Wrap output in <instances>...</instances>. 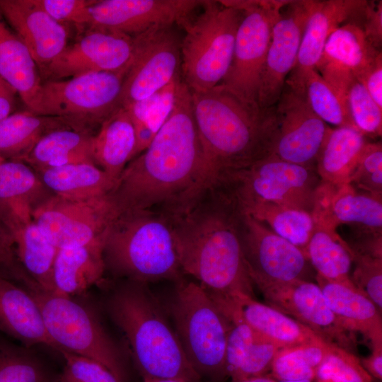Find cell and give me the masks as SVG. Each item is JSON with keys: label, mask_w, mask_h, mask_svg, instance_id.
Wrapping results in <instances>:
<instances>
[{"label": "cell", "mask_w": 382, "mask_h": 382, "mask_svg": "<svg viewBox=\"0 0 382 382\" xmlns=\"http://www.w3.org/2000/svg\"><path fill=\"white\" fill-rule=\"evenodd\" d=\"M238 213L241 245L252 283L305 279L308 260L303 251L250 216Z\"/></svg>", "instance_id": "obj_16"}, {"label": "cell", "mask_w": 382, "mask_h": 382, "mask_svg": "<svg viewBox=\"0 0 382 382\" xmlns=\"http://www.w3.org/2000/svg\"><path fill=\"white\" fill-rule=\"evenodd\" d=\"M143 382H146V381H143Z\"/></svg>", "instance_id": "obj_57"}, {"label": "cell", "mask_w": 382, "mask_h": 382, "mask_svg": "<svg viewBox=\"0 0 382 382\" xmlns=\"http://www.w3.org/2000/svg\"><path fill=\"white\" fill-rule=\"evenodd\" d=\"M312 0L289 1L273 25L259 86L257 103L274 106L294 66Z\"/></svg>", "instance_id": "obj_18"}, {"label": "cell", "mask_w": 382, "mask_h": 382, "mask_svg": "<svg viewBox=\"0 0 382 382\" xmlns=\"http://www.w3.org/2000/svg\"><path fill=\"white\" fill-rule=\"evenodd\" d=\"M0 12L28 49L40 72L69 43V30L48 14L37 0H0Z\"/></svg>", "instance_id": "obj_23"}, {"label": "cell", "mask_w": 382, "mask_h": 382, "mask_svg": "<svg viewBox=\"0 0 382 382\" xmlns=\"http://www.w3.org/2000/svg\"><path fill=\"white\" fill-rule=\"evenodd\" d=\"M133 53V37L90 25L68 43L61 54L40 72L42 81L62 80L99 71L126 69Z\"/></svg>", "instance_id": "obj_15"}, {"label": "cell", "mask_w": 382, "mask_h": 382, "mask_svg": "<svg viewBox=\"0 0 382 382\" xmlns=\"http://www.w3.org/2000/svg\"><path fill=\"white\" fill-rule=\"evenodd\" d=\"M317 284L333 313L352 331L369 340L372 349H382L381 312L357 290L316 275Z\"/></svg>", "instance_id": "obj_29"}, {"label": "cell", "mask_w": 382, "mask_h": 382, "mask_svg": "<svg viewBox=\"0 0 382 382\" xmlns=\"http://www.w3.org/2000/svg\"><path fill=\"white\" fill-rule=\"evenodd\" d=\"M29 292L40 308L47 332L59 354L64 351L96 360L126 382L122 351L107 332L88 294L64 296L41 289Z\"/></svg>", "instance_id": "obj_7"}, {"label": "cell", "mask_w": 382, "mask_h": 382, "mask_svg": "<svg viewBox=\"0 0 382 382\" xmlns=\"http://www.w3.org/2000/svg\"><path fill=\"white\" fill-rule=\"evenodd\" d=\"M366 142L355 128L330 127L316 163L321 182L335 185L348 183Z\"/></svg>", "instance_id": "obj_33"}, {"label": "cell", "mask_w": 382, "mask_h": 382, "mask_svg": "<svg viewBox=\"0 0 382 382\" xmlns=\"http://www.w3.org/2000/svg\"><path fill=\"white\" fill-rule=\"evenodd\" d=\"M201 160L191 92L180 79L169 117L147 148L128 163L107 195L116 216L159 207L173 214L192 187Z\"/></svg>", "instance_id": "obj_2"}, {"label": "cell", "mask_w": 382, "mask_h": 382, "mask_svg": "<svg viewBox=\"0 0 382 382\" xmlns=\"http://www.w3.org/2000/svg\"><path fill=\"white\" fill-rule=\"evenodd\" d=\"M33 219L57 248L104 241L116 217L107 195L88 200H70L52 195L32 214Z\"/></svg>", "instance_id": "obj_14"}, {"label": "cell", "mask_w": 382, "mask_h": 382, "mask_svg": "<svg viewBox=\"0 0 382 382\" xmlns=\"http://www.w3.org/2000/svg\"><path fill=\"white\" fill-rule=\"evenodd\" d=\"M253 284L267 305L306 326L327 343L354 354L357 333L333 313L318 284L296 279L255 281Z\"/></svg>", "instance_id": "obj_13"}, {"label": "cell", "mask_w": 382, "mask_h": 382, "mask_svg": "<svg viewBox=\"0 0 382 382\" xmlns=\"http://www.w3.org/2000/svg\"><path fill=\"white\" fill-rule=\"evenodd\" d=\"M381 54L358 25L347 22L330 35L315 69L345 101L349 84Z\"/></svg>", "instance_id": "obj_24"}, {"label": "cell", "mask_w": 382, "mask_h": 382, "mask_svg": "<svg viewBox=\"0 0 382 382\" xmlns=\"http://www.w3.org/2000/svg\"><path fill=\"white\" fill-rule=\"evenodd\" d=\"M277 132L272 156L316 168L329 127L310 108L304 95L284 84L275 105Z\"/></svg>", "instance_id": "obj_17"}, {"label": "cell", "mask_w": 382, "mask_h": 382, "mask_svg": "<svg viewBox=\"0 0 382 382\" xmlns=\"http://www.w3.org/2000/svg\"><path fill=\"white\" fill-rule=\"evenodd\" d=\"M104 241L58 248L52 268L53 294L78 296L98 285L105 272Z\"/></svg>", "instance_id": "obj_27"}, {"label": "cell", "mask_w": 382, "mask_h": 382, "mask_svg": "<svg viewBox=\"0 0 382 382\" xmlns=\"http://www.w3.org/2000/svg\"><path fill=\"white\" fill-rule=\"evenodd\" d=\"M336 347L306 345L282 348L274 357L269 375L277 381H314L318 366Z\"/></svg>", "instance_id": "obj_41"}, {"label": "cell", "mask_w": 382, "mask_h": 382, "mask_svg": "<svg viewBox=\"0 0 382 382\" xmlns=\"http://www.w3.org/2000/svg\"><path fill=\"white\" fill-rule=\"evenodd\" d=\"M347 111L354 127L366 138L381 137L382 108L373 100L364 86L354 79L345 94Z\"/></svg>", "instance_id": "obj_43"}, {"label": "cell", "mask_w": 382, "mask_h": 382, "mask_svg": "<svg viewBox=\"0 0 382 382\" xmlns=\"http://www.w3.org/2000/svg\"><path fill=\"white\" fill-rule=\"evenodd\" d=\"M377 105L382 108V54L357 78Z\"/></svg>", "instance_id": "obj_51"}, {"label": "cell", "mask_w": 382, "mask_h": 382, "mask_svg": "<svg viewBox=\"0 0 382 382\" xmlns=\"http://www.w3.org/2000/svg\"><path fill=\"white\" fill-rule=\"evenodd\" d=\"M137 140L128 110L120 106L93 134L91 153L94 163L116 181L134 157Z\"/></svg>", "instance_id": "obj_30"}, {"label": "cell", "mask_w": 382, "mask_h": 382, "mask_svg": "<svg viewBox=\"0 0 382 382\" xmlns=\"http://www.w3.org/2000/svg\"><path fill=\"white\" fill-rule=\"evenodd\" d=\"M54 195L70 200H88L107 195L116 180L93 163H77L35 171Z\"/></svg>", "instance_id": "obj_32"}, {"label": "cell", "mask_w": 382, "mask_h": 382, "mask_svg": "<svg viewBox=\"0 0 382 382\" xmlns=\"http://www.w3.org/2000/svg\"><path fill=\"white\" fill-rule=\"evenodd\" d=\"M320 182L315 168L270 156L236 173L221 190H228L223 193L236 205L270 202L311 213Z\"/></svg>", "instance_id": "obj_10"}, {"label": "cell", "mask_w": 382, "mask_h": 382, "mask_svg": "<svg viewBox=\"0 0 382 382\" xmlns=\"http://www.w3.org/2000/svg\"><path fill=\"white\" fill-rule=\"evenodd\" d=\"M199 0H97L89 7L91 25L134 37L162 25L182 27L201 7Z\"/></svg>", "instance_id": "obj_19"}, {"label": "cell", "mask_w": 382, "mask_h": 382, "mask_svg": "<svg viewBox=\"0 0 382 382\" xmlns=\"http://www.w3.org/2000/svg\"><path fill=\"white\" fill-rule=\"evenodd\" d=\"M127 69L42 81L33 113L62 118L74 129L90 132L121 106Z\"/></svg>", "instance_id": "obj_9"}, {"label": "cell", "mask_w": 382, "mask_h": 382, "mask_svg": "<svg viewBox=\"0 0 382 382\" xmlns=\"http://www.w3.org/2000/svg\"><path fill=\"white\" fill-rule=\"evenodd\" d=\"M348 183L358 190L382 197L381 141L366 143Z\"/></svg>", "instance_id": "obj_46"}, {"label": "cell", "mask_w": 382, "mask_h": 382, "mask_svg": "<svg viewBox=\"0 0 382 382\" xmlns=\"http://www.w3.org/2000/svg\"><path fill=\"white\" fill-rule=\"evenodd\" d=\"M73 129L62 118L16 112L0 120V156L22 161L38 141L57 129Z\"/></svg>", "instance_id": "obj_35"}, {"label": "cell", "mask_w": 382, "mask_h": 382, "mask_svg": "<svg viewBox=\"0 0 382 382\" xmlns=\"http://www.w3.org/2000/svg\"><path fill=\"white\" fill-rule=\"evenodd\" d=\"M359 359L339 347L329 352L318 366L313 382H372Z\"/></svg>", "instance_id": "obj_44"}, {"label": "cell", "mask_w": 382, "mask_h": 382, "mask_svg": "<svg viewBox=\"0 0 382 382\" xmlns=\"http://www.w3.org/2000/svg\"><path fill=\"white\" fill-rule=\"evenodd\" d=\"M180 79V76L150 97L125 107L129 111L135 129L134 157L147 148L171 113Z\"/></svg>", "instance_id": "obj_40"}, {"label": "cell", "mask_w": 382, "mask_h": 382, "mask_svg": "<svg viewBox=\"0 0 382 382\" xmlns=\"http://www.w3.org/2000/svg\"><path fill=\"white\" fill-rule=\"evenodd\" d=\"M305 96L313 112L325 123L335 127L355 128L345 101L316 69L311 70L306 76Z\"/></svg>", "instance_id": "obj_42"}, {"label": "cell", "mask_w": 382, "mask_h": 382, "mask_svg": "<svg viewBox=\"0 0 382 382\" xmlns=\"http://www.w3.org/2000/svg\"><path fill=\"white\" fill-rule=\"evenodd\" d=\"M241 382H276V380L270 375L255 377Z\"/></svg>", "instance_id": "obj_54"}, {"label": "cell", "mask_w": 382, "mask_h": 382, "mask_svg": "<svg viewBox=\"0 0 382 382\" xmlns=\"http://www.w3.org/2000/svg\"><path fill=\"white\" fill-rule=\"evenodd\" d=\"M311 214L316 225L332 231L347 224L366 236H381V197L349 183L335 185L320 182Z\"/></svg>", "instance_id": "obj_21"}, {"label": "cell", "mask_w": 382, "mask_h": 382, "mask_svg": "<svg viewBox=\"0 0 382 382\" xmlns=\"http://www.w3.org/2000/svg\"><path fill=\"white\" fill-rule=\"evenodd\" d=\"M59 355L64 365L55 382H124L103 364L67 352Z\"/></svg>", "instance_id": "obj_47"}, {"label": "cell", "mask_w": 382, "mask_h": 382, "mask_svg": "<svg viewBox=\"0 0 382 382\" xmlns=\"http://www.w3.org/2000/svg\"><path fill=\"white\" fill-rule=\"evenodd\" d=\"M305 255L317 271V274L359 291L350 275L353 251L337 231L315 224Z\"/></svg>", "instance_id": "obj_37"}, {"label": "cell", "mask_w": 382, "mask_h": 382, "mask_svg": "<svg viewBox=\"0 0 382 382\" xmlns=\"http://www.w3.org/2000/svg\"><path fill=\"white\" fill-rule=\"evenodd\" d=\"M216 194L214 203L204 200L183 213L169 214L181 272L210 293L254 297L241 245L238 211L226 196Z\"/></svg>", "instance_id": "obj_3"}, {"label": "cell", "mask_w": 382, "mask_h": 382, "mask_svg": "<svg viewBox=\"0 0 382 382\" xmlns=\"http://www.w3.org/2000/svg\"><path fill=\"white\" fill-rule=\"evenodd\" d=\"M235 206L241 213L262 223L305 253L315 228L311 213L270 202H253Z\"/></svg>", "instance_id": "obj_38"}, {"label": "cell", "mask_w": 382, "mask_h": 382, "mask_svg": "<svg viewBox=\"0 0 382 382\" xmlns=\"http://www.w3.org/2000/svg\"><path fill=\"white\" fill-rule=\"evenodd\" d=\"M276 382H313V381L310 380H299V381H285V380H276Z\"/></svg>", "instance_id": "obj_55"}, {"label": "cell", "mask_w": 382, "mask_h": 382, "mask_svg": "<svg viewBox=\"0 0 382 382\" xmlns=\"http://www.w3.org/2000/svg\"><path fill=\"white\" fill-rule=\"evenodd\" d=\"M170 312L174 330L195 371L210 382H225L230 323L197 282L178 284Z\"/></svg>", "instance_id": "obj_8"}, {"label": "cell", "mask_w": 382, "mask_h": 382, "mask_svg": "<svg viewBox=\"0 0 382 382\" xmlns=\"http://www.w3.org/2000/svg\"><path fill=\"white\" fill-rule=\"evenodd\" d=\"M221 1L243 12L236 33L232 62L221 83L242 98L257 103L260 78L272 27L280 10L289 1Z\"/></svg>", "instance_id": "obj_11"}, {"label": "cell", "mask_w": 382, "mask_h": 382, "mask_svg": "<svg viewBox=\"0 0 382 382\" xmlns=\"http://www.w3.org/2000/svg\"><path fill=\"white\" fill-rule=\"evenodd\" d=\"M4 160H5V159H4L3 158H1V157L0 156V163H1V161H4Z\"/></svg>", "instance_id": "obj_56"}, {"label": "cell", "mask_w": 382, "mask_h": 382, "mask_svg": "<svg viewBox=\"0 0 382 382\" xmlns=\"http://www.w3.org/2000/svg\"><path fill=\"white\" fill-rule=\"evenodd\" d=\"M17 97L18 91L0 76V120L13 113Z\"/></svg>", "instance_id": "obj_52"}, {"label": "cell", "mask_w": 382, "mask_h": 382, "mask_svg": "<svg viewBox=\"0 0 382 382\" xmlns=\"http://www.w3.org/2000/svg\"><path fill=\"white\" fill-rule=\"evenodd\" d=\"M367 1L312 0L296 64L285 84L305 96V80L321 57L330 35L340 25L354 22Z\"/></svg>", "instance_id": "obj_22"}, {"label": "cell", "mask_w": 382, "mask_h": 382, "mask_svg": "<svg viewBox=\"0 0 382 382\" xmlns=\"http://www.w3.org/2000/svg\"><path fill=\"white\" fill-rule=\"evenodd\" d=\"M105 272L117 279L146 284L182 275L170 216L144 210L117 215L105 236Z\"/></svg>", "instance_id": "obj_5"}, {"label": "cell", "mask_w": 382, "mask_h": 382, "mask_svg": "<svg viewBox=\"0 0 382 382\" xmlns=\"http://www.w3.org/2000/svg\"><path fill=\"white\" fill-rule=\"evenodd\" d=\"M95 0H37L54 20L69 30L74 27L79 34L91 24L89 7Z\"/></svg>", "instance_id": "obj_48"}, {"label": "cell", "mask_w": 382, "mask_h": 382, "mask_svg": "<svg viewBox=\"0 0 382 382\" xmlns=\"http://www.w3.org/2000/svg\"><path fill=\"white\" fill-rule=\"evenodd\" d=\"M190 92L202 160L178 213L192 209L236 173L270 156L278 126L275 105L262 108L222 83Z\"/></svg>", "instance_id": "obj_1"}, {"label": "cell", "mask_w": 382, "mask_h": 382, "mask_svg": "<svg viewBox=\"0 0 382 382\" xmlns=\"http://www.w3.org/2000/svg\"><path fill=\"white\" fill-rule=\"evenodd\" d=\"M6 227L25 272L42 291L52 293V268L58 248L33 219L11 223Z\"/></svg>", "instance_id": "obj_34"}, {"label": "cell", "mask_w": 382, "mask_h": 382, "mask_svg": "<svg viewBox=\"0 0 382 382\" xmlns=\"http://www.w3.org/2000/svg\"><path fill=\"white\" fill-rule=\"evenodd\" d=\"M353 251L355 268L351 277L357 289L369 298L381 312L382 255Z\"/></svg>", "instance_id": "obj_45"}, {"label": "cell", "mask_w": 382, "mask_h": 382, "mask_svg": "<svg viewBox=\"0 0 382 382\" xmlns=\"http://www.w3.org/2000/svg\"><path fill=\"white\" fill-rule=\"evenodd\" d=\"M0 333L26 347L45 346L57 352L33 296L1 276Z\"/></svg>", "instance_id": "obj_25"}, {"label": "cell", "mask_w": 382, "mask_h": 382, "mask_svg": "<svg viewBox=\"0 0 382 382\" xmlns=\"http://www.w3.org/2000/svg\"><path fill=\"white\" fill-rule=\"evenodd\" d=\"M356 24L362 29L371 44L381 50L382 1H367Z\"/></svg>", "instance_id": "obj_50"}, {"label": "cell", "mask_w": 382, "mask_h": 382, "mask_svg": "<svg viewBox=\"0 0 382 382\" xmlns=\"http://www.w3.org/2000/svg\"><path fill=\"white\" fill-rule=\"evenodd\" d=\"M52 195L25 163H0V218L5 226L33 219L34 209Z\"/></svg>", "instance_id": "obj_26"}, {"label": "cell", "mask_w": 382, "mask_h": 382, "mask_svg": "<svg viewBox=\"0 0 382 382\" xmlns=\"http://www.w3.org/2000/svg\"><path fill=\"white\" fill-rule=\"evenodd\" d=\"M202 11L182 26L180 72L190 91L199 92L220 84L231 66L243 11L221 1H202Z\"/></svg>", "instance_id": "obj_6"}, {"label": "cell", "mask_w": 382, "mask_h": 382, "mask_svg": "<svg viewBox=\"0 0 382 382\" xmlns=\"http://www.w3.org/2000/svg\"><path fill=\"white\" fill-rule=\"evenodd\" d=\"M122 280L110 292L105 308L123 333L142 379L200 382L174 328L145 284Z\"/></svg>", "instance_id": "obj_4"}, {"label": "cell", "mask_w": 382, "mask_h": 382, "mask_svg": "<svg viewBox=\"0 0 382 382\" xmlns=\"http://www.w3.org/2000/svg\"><path fill=\"white\" fill-rule=\"evenodd\" d=\"M35 347L0 333V382H55L59 371Z\"/></svg>", "instance_id": "obj_39"}, {"label": "cell", "mask_w": 382, "mask_h": 382, "mask_svg": "<svg viewBox=\"0 0 382 382\" xmlns=\"http://www.w3.org/2000/svg\"><path fill=\"white\" fill-rule=\"evenodd\" d=\"M0 276L28 291L39 289L21 265L15 249L13 238L0 218Z\"/></svg>", "instance_id": "obj_49"}, {"label": "cell", "mask_w": 382, "mask_h": 382, "mask_svg": "<svg viewBox=\"0 0 382 382\" xmlns=\"http://www.w3.org/2000/svg\"><path fill=\"white\" fill-rule=\"evenodd\" d=\"M207 292L229 323L246 324L281 349L306 345L334 347L301 323L254 297L241 293L220 295Z\"/></svg>", "instance_id": "obj_20"}, {"label": "cell", "mask_w": 382, "mask_h": 382, "mask_svg": "<svg viewBox=\"0 0 382 382\" xmlns=\"http://www.w3.org/2000/svg\"><path fill=\"white\" fill-rule=\"evenodd\" d=\"M0 76L18 91L27 110L34 112L42 82L40 71L28 49L1 12Z\"/></svg>", "instance_id": "obj_31"}, {"label": "cell", "mask_w": 382, "mask_h": 382, "mask_svg": "<svg viewBox=\"0 0 382 382\" xmlns=\"http://www.w3.org/2000/svg\"><path fill=\"white\" fill-rule=\"evenodd\" d=\"M175 26L154 27L133 37V53L123 81L121 106L150 97L180 76L181 39Z\"/></svg>", "instance_id": "obj_12"}, {"label": "cell", "mask_w": 382, "mask_h": 382, "mask_svg": "<svg viewBox=\"0 0 382 382\" xmlns=\"http://www.w3.org/2000/svg\"><path fill=\"white\" fill-rule=\"evenodd\" d=\"M281 348L243 323H230L226 371L231 382L269 375Z\"/></svg>", "instance_id": "obj_28"}, {"label": "cell", "mask_w": 382, "mask_h": 382, "mask_svg": "<svg viewBox=\"0 0 382 382\" xmlns=\"http://www.w3.org/2000/svg\"><path fill=\"white\" fill-rule=\"evenodd\" d=\"M92 136L91 132L74 129L52 131L41 138L22 161L35 171L77 163L95 164L91 153Z\"/></svg>", "instance_id": "obj_36"}, {"label": "cell", "mask_w": 382, "mask_h": 382, "mask_svg": "<svg viewBox=\"0 0 382 382\" xmlns=\"http://www.w3.org/2000/svg\"><path fill=\"white\" fill-rule=\"evenodd\" d=\"M363 368L374 378H382V349H372L370 356L359 359Z\"/></svg>", "instance_id": "obj_53"}]
</instances>
